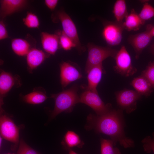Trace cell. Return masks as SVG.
<instances>
[{
  "label": "cell",
  "instance_id": "34",
  "mask_svg": "<svg viewBox=\"0 0 154 154\" xmlns=\"http://www.w3.org/2000/svg\"><path fill=\"white\" fill-rule=\"evenodd\" d=\"M68 154H78L77 153L72 150V149H70L68 150Z\"/></svg>",
  "mask_w": 154,
  "mask_h": 154
},
{
  "label": "cell",
  "instance_id": "36",
  "mask_svg": "<svg viewBox=\"0 0 154 154\" xmlns=\"http://www.w3.org/2000/svg\"><path fill=\"white\" fill-rule=\"evenodd\" d=\"M11 154V153H7V154Z\"/></svg>",
  "mask_w": 154,
  "mask_h": 154
},
{
  "label": "cell",
  "instance_id": "25",
  "mask_svg": "<svg viewBox=\"0 0 154 154\" xmlns=\"http://www.w3.org/2000/svg\"><path fill=\"white\" fill-rule=\"evenodd\" d=\"M138 15L141 20L145 23V21L154 17V8L147 2H145Z\"/></svg>",
  "mask_w": 154,
  "mask_h": 154
},
{
  "label": "cell",
  "instance_id": "28",
  "mask_svg": "<svg viewBox=\"0 0 154 154\" xmlns=\"http://www.w3.org/2000/svg\"><path fill=\"white\" fill-rule=\"evenodd\" d=\"M144 150L146 153H149L152 151L154 153V132L152 136H147L141 141Z\"/></svg>",
  "mask_w": 154,
  "mask_h": 154
},
{
  "label": "cell",
  "instance_id": "10",
  "mask_svg": "<svg viewBox=\"0 0 154 154\" xmlns=\"http://www.w3.org/2000/svg\"><path fill=\"white\" fill-rule=\"evenodd\" d=\"M153 26L149 24L146 27V30L142 32L129 36L128 41L134 49L135 58L138 59L141 52L150 43L152 37L150 30Z\"/></svg>",
  "mask_w": 154,
  "mask_h": 154
},
{
  "label": "cell",
  "instance_id": "24",
  "mask_svg": "<svg viewBox=\"0 0 154 154\" xmlns=\"http://www.w3.org/2000/svg\"><path fill=\"white\" fill-rule=\"evenodd\" d=\"M56 33L59 38L60 46L65 50L76 48V46L72 40L68 37L62 31H58Z\"/></svg>",
  "mask_w": 154,
  "mask_h": 154
},
{
  "label": "cell",
  "instance_id": "3",
  "mask_svg": "<svg viewBox=\"0 0 154 154\" xmlns=\"http://www.w3.org/2000/svg\"><path fill=\"white\" fill-rule=\"evenodd\" d=\"M88 56L85 71L86 73L93 67L102 63L106 58H114L117 51L109 47H102L89 43L87 45Z\"/></svg>",
  "mask_w": 154,
  "mask_h": 154
},
{
  "label": "cell",
  "instance_id": "18",
  "mask_svg": "<svg viewBox=\"0 0 154 154\" xmlns=\"http://www.w3.org/2000/svg\"><path fill=\"white\" fill-rule=\"evenodd\" d=\"M15 78L10 73L2 71L0 74V97H3L15 83Z\"/></svg>",
  "mask_w": 154,
  "mask_h": 154
},
{
  "label": "cell",
  "instance_id": "35",
  "mask_svg": "<svg viewBox=\"0 0 154 154\" xmlns=\"http://www.w3.org/2000/svg\"><path fill=\"white\" fill-rule=\"evenodd\" d=\"M0 146H1V143H2V138H1V137H0Z\"/></svg>",
  "mask_w": 154,
  "mask_h": 154
},
{
  "label": "cell",
  "instance_id": "15",
  "mask_svg": "<svg viewBox=\"0 0 154 154\" xmlns=\"http://www.w3.org/2000/svg\"><path fill=\"white\" fill-rule=\"evenodd\" d=\"M26 55L28 68L30 70L37 68L49 56L42 50L35 48L31 49Z\"/></svg>",
  "mask_w": 154,
  "mask_h": 154
},
{
  "label": "cell",
  "instance_id": "12",
  "mask_svg": "<svg viewBox=\"0 0 154 154\" xmlns=\"http://www.w3.org/2000/svg\"><path fill=\"white\" fill-rule=\"evenodd\" d=\"M27 2L25 0H0V17L4 18L21 10L26 7Z\"/></svg>",
  "mask_w": 154,
  "mask_h": 154
},
{
  "label": "cell",
  "instance_id": "31",
  "mask_svg": "<svg viewBox=\"0 0 154 154\" xmlns=\"http://www.w3.org/2000/svg\"><path fill=\"white\" fill-rule=\"evenodd\" d=\"M58 0H45V4L47 7L51 10L55 9L58 4Z\"/></svg>",
  "mask_w": 154,
  "mask_h": 154
},
{
  "label": "cell",
  "instance_id": "23",
  "mask_svg": "<svg viewBox=\"0 0 154 154\" xmlns=\"http://www.w3.org/2000/svg\"><path fill=\"white\" fill-rule=\"evenodd\" d=\"M101 154H121L119 149L115 147L111 139H100Z\"/></svg>",
  "mask_w": 154,
  "mask_h": 154
},
{
  "label": "cell",
  "instance_id": "5",
  "mask_svg": "<svg viewBox=\"0 0 154 154\" xmlns=\"http://www.w3.org/2000/svg\"><path fill=\"white\" fill-rule=\"evenodd\" d=\"M57 15L61 23L62 31L72 40L80 53L85 51V48L80 42L76 26L70 17L62 10L58 11Z\"/></svg>",
  "mask_w": 154,
  "mask_h": 154
},
{
  "label": "cell",
  "instance_id": "1",
  "mask_svg": "<svg viewBox=\"0 0 154 154\" xmlns=\"http://www.w3.org/2000/svg\"><path fill=\"white\" fill-rule=\"evenodd\" d=\"M123 110L112 109L102 115L90 114L87 118L89 128L109 136L115 146L119 142L125 148L132 147L134 146V141L126 136L124 131L125 122Z\"/></svg>",
  "mask_w": 154,
  "mask_h": 154
},
{
  "label": "cell",
  "instance_id": "2",
  "mask_svg": "<svg viewBox=\"0 0 154 154\" xmlns=\"http://www.w3.org/2000/svg\"><path fill=\"white\" fill-rule=\"evenodd\" d=\"M78 90L77 86L74 85L67 90L51 95V97L55 101L54 109L51 113L52 118L62 112L72 111L75 105L80 103Z\"/></svg>",
  "mask_w": 154,
  "mask_h": 154
},
{
  "label": "cell",
  "instance_id": "27",
  "mask_svg": "<svg viewBox=\"0 0 154 154\" xmlns=\"http://www.w3.org/2000/svg\"><path fill=\"white\" fill-rule=\"evenodd\" d=\"M141 75L146 78L154 89V61L149 64Z\"/></svg>",
  "mask_w": 154,
  "mask_h": 154
},
{
  "label": "cell",
  "instance_id": "9",
  "mask_svg": "<svg viewBox=\"0 0 154 154\" xmlns=\"http://www.w3.org/2000/svg\"><path fill=\"white\" fill-rule=\"evenodd\" d=\"M60 66V83L63 88L82 77L79 68L74 64L70 62H62Z\"/></svg>",
  "mask_w": 154,
  "mask_h": 154
},
{
  "label": "cell",
  "instance_id": "8",
  "mask_svg": "<svg viewBox=\"0 0 154 154\" xmlns=\"http://www.w3.org/2000/svg\"><path fill=\"white\" fill-rule=\"evenodd\" d=\"M125 29L123 23L116 21L105 23L102 31V36L107 43L110 46L119 45L121 42L122 33Z\"/></svg>",
  "mask_w": 154,
  "mask_h": 154
},
{
  "label": "cell",
  "instance_id": "20",
  "mask_svg": "<svg viewBox=\"0 0 154 154\" xmlns=\"http://www.w3.org/2000/svg\"><path fill=\"white\" fill-rule=\"evenodd\" d=\"M116 21L122 23L123 20L128 14L127 9L125 1L117 0L114 4L113 11Z\"/></svg>",
  "mask_w": 154,
  "mask_h": 154
},
{
  "label": "cell",
  "instance_id": "7",
  "mask_svg": "<svg viewBox=\"0 0 154 154\" xmlns=\"http://www.w3.org/2000/svg\"><path fill=\"white\" fill-rule=\"evenodd\" d=\"M114 58L116 64L114 69L118 73L128 77L137 72V69L133 66L130 56L124 46H121Z\"/></svg>",
  "mask_w": 154,
  "mask_h": 154
},
{
  "label": "cell",
  "instance_id": "14",
  "mask_svg": "<svg viewBox=\"0 0 154 154\" xmlns=\"http://www.w3.org/2000/svg\"><path fill=\"white\" fill-rule=\"evenodd\" d=\"M104 72L102 63L92 67L87 72L88 86L86 89L98 92L96 88Z\"/></svg>",
  "mask_w": 154,
  "mask_h": 154
},
{
  "label": "cell",
  "instance_id": "33",
  "mask_svg": "<svg viewBox=\"0 0 154 154\" xmlns=\"http://www.w3.org/2000/svg\"><path fill=\"white\" fill-rule=\"evenodd\" d=\"M150 50L151 52L154 55V42L151 46Z\"/></svg>",
  "mask_w": 154,
  "mask_h": 154
},
{
  "label": "cell",
  "instance_id": "19",
  "mask_svg": "<svg viewBox=\"0 0 154 154\" xmlns=\"http://www.w3.org/2000/svg\"><path fill=\"white\" fill-rule=\"evenodd\" d=\"M11 46L15 53L21 56L27 55L31 49L29 42L27 40L21 38H15L12 39Z\"/></svg>",
  "mask_w": 154,
  "mask_h": 154
},
{
  "label": "cell",
  "instance_id": "29",
  "mask_svg": "<svg viewBox=\"0 0 154 154\" xmlns=\"http://www.w3.org/2000/svg\"><path fill=\"white\" fill-rule=\"evenodd\" d=\"M17 154H39V153L21 139L20 142Z\"/></svg>",
  "mask_w": 154,
  "mask_h": 154
},
{
  "label": "cell",
  "instance_id": "13",
  "mask_svg": "<svg viewBox=\"0 0 154 154\" xmlns=\"http://www.w3.org/2000/svg\"><path fill=\"white\" fill-rule=\"evenodd\" d=\"M40 35L44 50L49 54L54 55L60 47L58 35L56 33L50 34L46 32H42Z\"/></svg>",
  "mask_w": 154,
  "mask_h": 154
},
{
  "label": "cell",
  "instance_id": "4",
  "mask_svg": "<svg viewBox=\"0 0 154 154\" xmlns=\"http://www.w3.org/2000/svg\"><path fill=\"white\" fill-rule=\"evenodd\" d=\"M79 97L80 103L85 104L91 107L97 116L105 114L112 109L111 104H104L98 92L86 88Z\"/></svg>",
  "mask_w": 154,
  "mask_h": 154
},
{
  "label": "cell",
  "instance_id": "21",
  "mask_svg": "<svg viewBox=\"0 0 154 154\" xmlns=\"http://www.w3.org/2000/svg\"><path fill=\"white\" fill-rule=\"evenodd\" d=\"M64 141L68 150L75 147L81 148L84 144L79 135L75 132L71 131H68L65 134Z\"/></svg>",
  "mask_w": 154,
  "mask_h": 154
},
{
  "label": "cell",
  "instance_id": "16",
  "mask_svg": "<svg viewBox=\"0 0 154 154\" xmlns=\"http://www.w3.org/2000/svg\"><path fill=\"white\" fill-rule=\"evenodd\" d=\"M130 84L139 93L147 97L150 95L154 89L149 81L141 75L134 78Z\"/></svg>",
  "mask_w": 154,
  "mask_h": 154
},
{
  "label": "cell",
  "instance_id": "22",
  "mask_svg": "<svg viewBox=\"0 0 154 154\" xmlns=\"http://www.w3.org/2000/svg\"><path fill=\"white\" fill-rule=\"evenodd\" d=\"M48 98L46 95L40 91H33L23 97V99L27 103L32 104L42 103Z\"/></svg>",
  "mask_w": 154,
  "mask_h": 154
},
{
  "label": "cell",
  "instance_id": "26",
  "mask_svg": "<svg viewBox=\"0 0 154 154\" xmlns=\"http://www.w3.org/2000/svg\"><path fill=\"white\" fill-rule=\"evenodd\" d=\"M24 25L30 28H38L40 23L37 16L34 13L28 12L25 17L23 19Z\"/></svg>",
  "mask_w": 154,
  "mask_h": 154
},
{
  "label": "cell",
  "instance_id": "11",
  "mask_svg": "<svg viewBox=\"0 0 154 154\" xmlns=\"http://www.w3.org/2000/svg\"><path fill=\"white\" fill-rule=\"evenodd\" d=\"M0 131L1 136L5 139L15 143L18 142V128L6 115H2L0 117Z\"/></svg>",
  "mask_w": 154,
  "mask_h": 154
},
{
  "label": "cell",
  "instance_id": "6",
  "mask_svg": "<svg viewBox=\"0 0 154 154\" xmlns=\"http://www.w3.org/2000/svg\"><path fill=\"white\" fill-rule=\"evenodd\" d=\"M117 105L127 114L134 111L137 108V102L142 95L135 90L127 89L117 91L115 93Z\"/></svg>",
  "mask_w": 154,
  "mask_h": 154
},
{
  "label": "cell",
  "instance_id": "32",
  "mask_svg": "<svg viewBox=\"0 0 154 154\" xmlns=\"http://www.w3.org/2000/svg\"><path fill=\"white\" fill-rule=\"evenodd\" d=\"M150 33L152 37H154V26H153L151 29L150 31Z\"/></svg>",
  "mask_w": 154,
  "mask_h": 154
},
{
  "label": "cell",
  "instance_id": "30",
  "mask_svg": "<svg viewBox=\"0 0 154 154\" xmlns=\"http://www.w3.org/2000/svg\"><path fill=\"white\" fill-rule=\"evenodd\" d=\"M5 24L2 21H0V40L9 38Z\"/></svg>",
  "mask_w": 154,
  "mask_h": 154
},
{
  "label": "cell",
  "instance_id": "17",
  "mask_svg": "<svg viewBox=\"0 0 154 154\" xmlns=\"http://www.w3.org/2000/svg\"><path fill=\"white\" fill-rule=\"evenodd\" d=\"M125 19L123 24L125 29L128 31L138 30L145 23L133 9L131 10L130 13L127 15Z\"/></svg>",
  "mask_w": 154,
  "mask_h": 154
}]
</instances>
